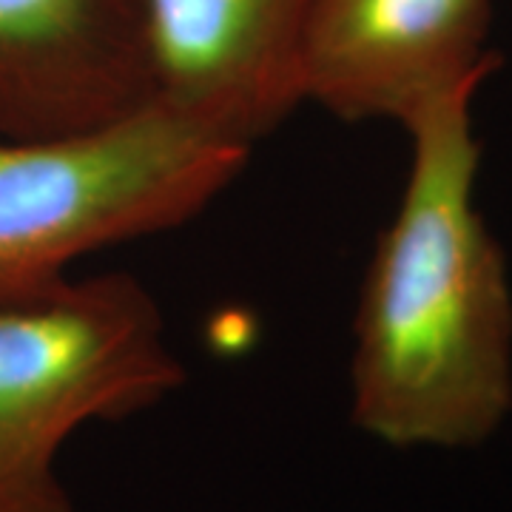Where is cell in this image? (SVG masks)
I'll list each match as a JSON object with an SVG mask.
<instances>
[{"instance_id":"obj_1","label":"cell","mask_w":512,"mask_h":512,"mask_svg":"<svg viewBox=\"0 0 512 512\" xmlns=\"http://www.w3.org/2000/svg\"><path fill=\"white\" fill-rule=\"evenodd\" d=\"M478 86L407 120L402 200L367 262L350 424L396 450H470L512 416V282L476 200Z\"/></svg>"},{"instance_id":"obj_2","label":"cell","mask_w":512,"mask_h":512,"mask_svg":"<svg viewBox=\"0 0 512 512\" xmlns=\"http://www.w3.org/2000/svg\"><path fill=\"white\" fill-rule=\"evenodd\" d=\"M248 157L154 97L100 126L0 134V308L55 291L94 251L191 222Z\"/></svg>"},{"instance_id":"obj_3","label":"cell","mask_w":512,"mask_h":512,"mask_svg":"<svg viewBox=\"0 0 512 512\" xmlns=\"http://www.w3.org/2000/svg\"><path fill=\"white\" fill-rule=\"evenodd\" d=\"M183 384L163 311L137 276L66 279L0 308V512H77L60 476L66 444Z\"/></svg>"},{"instance_id":"obj_4","label":"cell","mask_w":512,"mask_h":512,"mask_svg":"<svg viewBox=\"0 0 512 512\" xmlns=\"http://www.w3.org/2000/svg\"><path fill=\"white\" fill-rule=\"evenodd\" d=\"M493 0H313L299 52L302 103L342 123L407 126L444 94L484 86Z\"/></svg>"},{"instance_id":"obj_5","label":"cell","mask_w":512,"mask_h":512,"mask_svg":"<svg viewBox=\"0 0 512 512\" xmlns=\"http://www.w3.org/2000/svg\"><path fill=\"white\" fill-rule=\"evenodd\" d=\"M313 0H143L154 100L254 151L302 106Z\"/></svg>"},{"instance_id":"obj_6","label":"cell","mask_w":512,"mask_h":512,"mask_svg":"<svg viewBox=\"0 0 512 512\" xmlns=\"http://www.w3.org/2000/svg\"><path fill=\"white\" fill-rule=\"evenodd\" d=\"M151 94L143 0H0V134L100 126Z\"/></svg>"}]
</instances>
